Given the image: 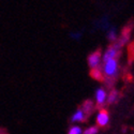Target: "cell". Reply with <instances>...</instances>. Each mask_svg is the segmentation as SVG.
I'll return each instance as SVG.
<instances>
[{
  "label": "cell",
  "mask_w": 134,
  "mask_h": 134,
  "mask_svg": "<svg viewBox=\"0 0 134 134\" xmlns=\"http://www.w3.org/2000/svg\"><path fill=\"white\" fill-rule=\"evenodd\" d=\"M100 69H101L103 77L106 79L107 81H111V80L116 79L119 73L118 59H109L106 61H102Z\"/></svg>",
  "instance_id": "obj_1"
},
{
  "label": "cell",
  "mask_w": 134,
  "mask_h": 134,
  "mask_svg": "<svg viewBox=\"0 0 134 134\" xmlns=\"http://www.w3.org/2000/svg\"><path fill=\"white\" fill-rule=\"evenodd\" d=\"M120 46L117 43L111 44L110 46L106 48V51L102 54V61H106L109 59H118L120 56Z\"/></svg>",
  "instance_id": "obj_2"
},
{
  "label": "cell",
  "mask_w": 134,
  "mask_h": 134,
  "mask_svg": "<svg viewBox=\"0 0 134 134\" xmlns=\"http://www.w3.org/2000/svg\"><path fill=\"white\" fill-rule=\"evenodd\" d=\"M88 65L90 69H98L101 66V63H102V53L100 49L91 53L90 55L88 56Z\"/></svg>",
  "instance_id": "obj_3"
},
{
  "label": "cell",
  "mask_w": 134,
  "mask_h": 134,
  "mask_svg": "<svg viewBox=\"0 0 134 134\" xmlns=\"http://www.w3.org/2000/svg\"><path fill=\"white\" fill-rule=\"evenodd\" d=\"M97 125L99 127H106L109 124V115L107 110L105 109H100L97 114Z\"/></svg>",
  "instance_id": "obj_4"
},
{
  "label": "cell",
  "mask_w": 134,
  "mask_h": 134,
  "mask_svg": "<svg viewBox=\"0 0 134 134\" xmlns=\"http://www.w3.org/2000/svg\"><path fill=\"white\" fill-rule=\"evenodd\" d=\"M106 98H107V92L104 88H98L94 93V99H96V103L99 106H103L106 103Z\"/></svg>",
  "instance_id": "obj_5"
},
{
  "label": "cell",
  "mask_w": 134,
  "mask_h": 134,
  "mask_svg": "<svg viewBox=\"0 0 134 134\" xmlns=\"http://www.w3.org/2000/svg\"><path fill=\"white\" fill-rule=\"evenodd\" d=\"M85 119H86V114L82 110V108H77L73 113V115L71 116V122H73V124L83 122V121H85Z\"/></svg>",
  "instance_id": "obj_6"
},
{
  "label": "cell",
  "mask_w": 134,
  "mask_h": 134,
  "mask_svg": "<svg viewBox=\"0 0 134 134\" xmlns=\"http://www.w3.org/2000/svg\"><path fill=\"white\" fill-rule=\"evenodd\" d=\"M93 109H94V103L91 101V100H86L82 105V110L86 114V116L90 115L93 111Z\"/></svg>",
  "instance_id": "obj_7"
},
{
  "label": "cell",
  "mask_w": 134,
  "mask_h": 134,
  "mask_svg": "<svg viewBox=\"0 0 134 134\" xmlns=\"http://www.w3.org/2000/svg\"><path fill=\"white\" fill-rule=\"evenodd\" d=\"M119 99V91L116 89H111L109 91V93H107V98H106V103L108 104H113L115 102H117V100Z\"/></svg>",
  "instance_id": "obj_8"
},
{
  "label": "cell",
  "mask_w": 134,
  "mask_h": 134,
  "mask_svg": "<svg viewBox=\"0 0 134 134\" xmlns=\"http://www.w3.org/2000/svg\"><path fill=\"white\" fill-rule=\"evenodd\" d=\"M90 75H91L92 79H94L96 81H103L104 80L103 74H102L101 69H100V68H98V69H91Z\"/></svg>",
  "instance_id": "obj_9"
},
{
  "label": "cell",
  "mask_w": 134,
  "mask_h": 134,
  "mask_svg": "<svg viewBox=\"0 0 134 134\" xmlns=\"http://www.w3.org/2000/svg\"><path fill=\"white\" fill-rule=\"evenodd\" d=\"M107 39L110 42H116L117 41V31L115 28H110L107 32Z\"/></svg>",
  "instance_id": "obj_10"
},
{
  "label": "cell",
  "mask_w": 134,
  "mask_h": 134,
  "mask_svg": "<svg viewBox=\"0 0 134 134\" xmlns=\"http://www.w3.org/2000/svg\"><path fill=\"white\" fill-rule=\"evenodd\" d=\"M82 133H83V130L79 126H72L68 131V134H82Z\"/></svg>",
  "instance_id": "obj_11"
},
{
  "label": "cell",
  "mask_w": 134,
  "mask_h": 134,
  "mask_svg": "<svg viewBox=\"0 0 134 134\" xmlns=\"http://www.w3.org/2000/svg\"><path fill=\"white\" fill-rule=\"evenodd\" d=\"M99 131L98 129V126H91V127H89L87 128L85 131H83L82 134H97Z\"/></svg>",
  "instance_id": "obj_12"
},
{
  "label": "cell",
  "mask_w": 134,
  "mask_h": 134,
  "mask_svg": "<svg viewBox=\"0 0 134 134\" xmlns=\"http://www.w3.org/2000/svg\"><path fill=\"white\" fill-rule=\"evenodd\" d=\"M74 39H80L81 37H82V33H72V35H71Z\"/></svg>",
  "instance_id": "obj_13"
},
{
  "label": "cell",
  "mask_w": 134,
  "mask_h": 134,
  "mask_svg": "<svg viewBox=\"0 0 134 134\" xmlns=\"http://www.w3.org/2000/svg\"><path fill=\"white\" fill-rule=\"evenodd\" d=\"M0 134H3V133H0Z\"/></svg>",
  "instance_id": "obj_14"
}]
</instances>
